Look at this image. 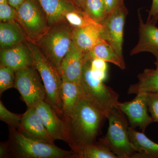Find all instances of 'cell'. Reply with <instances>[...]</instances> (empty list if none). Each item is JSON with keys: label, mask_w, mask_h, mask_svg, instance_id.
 <instances>
[{"label": "cell", "mask_w": 158, "mask_h": 158, "mask_svg": "<svg viewBox=\"0 0 158 158\" xmlns=\"http://www.w3.org/2000/svg\"><path fill=\"white\" fill-rule=\"evenodd\" d=\"M85 62V53L73 42L62 59L60 72L62 77L78 84Z\"/></svg>", "instance_id": "obj_15"}, {"label": "cell", "mask_w": 158, "mask_h": 158, "mask_svg": "<svg viewBox=\"0 0 158 158\" xmlns=\"http://www.w3.org/2000/svg\"><path fill=\"white\" fill-rule=\"evenodd\" d=\"M62 99L63 105V116H68L76 106L82 98L78 85L62 77Z\"/></svg>", "instance_id": "obj_22"}, {"label": "cell", "mask_w": 158, "mask_h": 158, "mask_svg": "<svg viewBox=\"0 0 158 158\" xmlns=\"http://www.w3.org/2000/svg\"><path fill=\"white\" fill-rule=\"evenodd\" d=\"M72 158H118L108 147L100 142L87 145L82 149L73 151Z\"/></svg>", "instance_id": "obj_23"}, {"label": "cell", "mask_w": 158, "mask_h": 158, "mask_svg": "<svg viewBox=\"0 0 158 158\" xmlns=\"http://www.w3.org/2000/svg\"><path fill=\"white\" fill-rule=\"evenodd\" d=\"M136 95L130 101L119 102L118 107L127 117L130 127L134 129L139 127L144 133L148 126L154 122L153 119L148 113L146 94Z\"/></svg>", "instance_id": "obj_10"}, {"label": "cell", "mask_w": 158, "mask_h": 158, "mask_svg": "<svg viewBox=\"0 0 158 158\" xmlns=\"http://www.w3.org/2000/svg\"><path fill=\"white\" fill-rule=\"evenodd\" d=\"M78 85L82 98L95 106L107 118L114 108L118 107V94L97 76L91 69L90 59L85 57Z\"/></svg>", "instance_id": "obj_2"}, {"label": "cell", "mask_w": 158, "mask_h": 158, "mask_svg": "<svg viewBox=\"0 0 158 158\" xmlns=\"http://www.w3.org/2000/svg\"><path fill=\"white\" fill-rule=\"evenodd\" d=\"M25 0H8L9 3L14 8H17Z\"/></svg>", "instance_id": "obj_35"}, {"label": "cell", "mask_w": 158, "mask_h": 158, "mask_svg": "<svg viewBox=\"0 0 158 158\" xmlns=\"http://www.w3.org/2000/svg\"><path fill=\"white\" fill-rule=\"evenodd\" d=\"M9 144L10 158H72L73 151L59 148L54 143L27 138L15 129L9 128Z\"/></svg>", "instance_id": "obj_4"}, {"label": "cell", "mask_w": 158, "mask_h": 158, "mask_svg": "<svg viewBox=\"0 0 158 158\" xmlns=\"http://www.w3.org/2000/svg\"><path fill=\"white\" fill-rule=\"evenodd\" d=\"M23 114H18L9 111L0 101V119L8 124L9 128L17 130L19 127Z\"/></svg>", "instance_id": "obj_27"}, {"label": "cell", "mask_w": 158, "mask_h": 158, "mask_svg": "<svg viewBox=\"0 0 158 158\" xmlns=\"http://www.w3.org/2000/svg\"><path fill=\"white\" fill-rule=\"evenodd\" d=\"M14 88L20 94L27 108L35 107L39 102L46 99L42 78L34 66L15 71Z\"/></svg>", "instance_id": "obj_8"}, {"label": "cell", "mask_w": 158, "mask_h": 158, "mask_svg": "<svg viewBox=\"0 0 158 158\" xmlns=\"http://www.w3.org/2000/svg\"><path fill=\"white\" fill-rule=\"evenodd\" d=\"M85 11L101 24L109 14L105 0H86Z\"/></svg>", "instance_id": "obj_25"}, {"label": "cell", "mask_w": 158, "mask_h": 158, "mask_svg": "<svg viewBox=\"0 0 158 158\" xmlns=\"http://www.w3.org/2000/svg\"><path fill=\"white\" fill-rule=\"evenodd\" d=\"M16 8L9 3L0 4V21L1 22H11L16 21Z\"/></svg>", "instance_id": "obj_28"}, {"label": "cell", "mask_w": 158, "mask_h": 158, "mask_svg": "<svg viewBox=\"0 0 158 158\" xmlns=\"http://www.w3.org/2000/svg\"><path fill=\"white\" fill-rule=\"evenodd\" d=\"M105 2L109 13L124 5L123 0H105Z\"/></svg>", "instance_id": "obj_32"}, {"label": "cell", "mask_w": 158, "mask_h": 158, "mask_svg": "<svg viewBox=\"0 0 158 158\" xmlns=\"http://www.w3.org/2000/svg\"><path fill=\"white\" fill-rule=\"evenodd\" d=\"M15 71L8 66L0 65V95L10 88H14Z\"/></svg>", "instance_id": "obj_26"}, {"label": "cell", "mask_w": 158, "mask_h": 158, "mask_svg": "<svg viewBox=\"0 0 158 158\" xmlns=\"http://www.w3.org/2000/svg\"><path fill=\"white\" fill-rule=\"evenodd\" d=\"M109 127L106 135L98 139L118 158H132L136 152L129 136L127 117L118 107L114 108L107 118Z\"/></svg>", "instance_id": "obj_5"}, {"label": "cell", "mask_w": 158, "mask_h": 158, "mask_svg": "<svg viewBox=\"0 0 158 158\" xmlns=\"http://www.w3.org/2000/svg\"><path fill=\"white\" fill-rule=\"evenodd\" d=\"M85 53L87 59H101L113 63L121 69L126 68L124 59L120 58L113 48L104 40L102 39L93 48Z\"/></svg>", "instance_id": "obj_21"}, {"label": "cell", "mask_w": 158, "mask_h": 158, "mask_svg": "<svg viewBox=\"0 0 158 158\" xmlns=\"http://www.w3.org/2000/svg\"><path fill=\"white\" fill-rule=\"evenodd\" d=\"M106 118L95 106L82 98L73 111L62 118L66 129V143L71 149L78 151L96 142Z\"/></svg>", "instance_id": "obj_1"}, {"label": "cell", "mask_w": 158, "mask_h": 158, "mask_svg": "<svg viewBox=\"0 0 158 158\" xmlns=\"http://www.w3.org/2000/svg\"><path fill=\"white\" fill-rule=\"evenodd\" d=\"M44 10L50 27L66 21L65 15L77 7L69 0H38Z\"/></svg>", "instance_id": "obj_16"}, {"label": "cell", "mask_w": 158, "mask_h": 158, "mask_svg": "<svg viewBox=\"0 0 158 158\" xmlns=\"http://www.w3.org/2000/svg\"><path fill=\"white\" fill-rule=\"evenodd\" d=\"M158 20V0H152V5L147 21L156 24Z\"/></svg>", "instance_id": "obj_31"}, {"label": "cell", "mask_w": 158, "mask_h": 158, "mask_svg": "<svg viewBox=\"0 0 158 158\" xmlns=\"http://www.w3.org/2000/svg\"><path fill=\"white\" fill-rule=\"evenodd\" d=\"M27 42L11 48L1 50V65L15 71L34 66L32 52Z\"/></svg>", "instance_id": "obj_13"}, {"label": "cell", "mask_w": 158, "mask_h": 158, "mask_svg": "<svg viewBox=\"0 0 158 158\" xmlns=\"http://www.w3.org/2000/svg\"><path fill=\"white\" fill-rule=\"evenodd\" d=\"M72 1L77 7L85 11L86 0H72Z\"/></svg>", "instance_id": "obj_34"}, {"label": "cell", "mask_w": 158, "mask_h": 158, "mask_svg": "<svg viewBox=\"0 0 158 158\" xmlns=\"http://www.w3.org/2000/svg\"><path fill=\"white\" fill-rule=\"evenodd\" d=\"M90 60V67L93 72L102 81H104L107 77V65L106 62L98 59Z\"/></svg>", "instance_id": "obj_29"}, {"label": "cell", "mask_w": 158, "mask_h": 158, "mask_svg": "<svg viewBox=\"0 0 158 158\" xmlns=\"http://www.w3.org/2000/svg\"><path fill=\"white\" fill-rule=\"evenodd\" d=\"M27 41L24 32L16 21L0 23V48L6 49Z\"/></svg>", "instance_id": "obj_19"}, {"label": "cell", "mask_w": 158, "mask_h": 158, "mask_svg": "<svg viewBox=\"0 0 158 158\" xmlns=\"http://www.w3.org/2000/svg\"><path fill=\"white\" fill-rule=\"evenodd\" d=\"M65 19L73 28L101 24L94 21L85 11L79 8L68 11L65 15Z\"/></svg>", "instance_id": "obj_24"}, {"label": "cell", "mask_w": 158, "mask_h": 158, "mask_svg": "<svg viewBox=\"0 0 158 158\" xmlns=\"http://www.w3.org/2000/svg\"><path fill=\"white\" fill-rule=\"evenodd\" d=\"M34 58V65L45 87V101L58 114L63 116L62 99V79L60 71L55 67L34 43L27 41Z\"/></svg>", "instance_id": "obj_3"}, {"label": "cell", "mask_w": 158, "mask_h": 158, "mask_svg": "<svg viewBox=\"0 0 158 158\" xmlns=\"http://www.w3.org/2000/svg\"><path fill=\"white\" fill-rule=\"evenodd\" d=\"M129 136L136 151L132 158H158V144L135 129L129 127Z\"/></svg>", "instance_id": "obj_18"}, {"label": "cell", "mask_w": 158, "mask_h": 158, "mask_svg": "<svg viewBox=\"0 0 158 158\" xmlns=\"http://www.w3.org/2000/svg\"><path fill=\"white\" fill-rule=\"evenodd\" d=\"M155 69H145L138 75V82L130 85L128 94L158 93V61L155 62Z\"/></svg>", "instance_id": "obj_20"}, {"label": "cell", "mask_w": 158, "mask_h": 158, "mask_svg": "<svg viewBox=\"0 0 158 158\" xmlns=\"http://www.w3.org/2000/svg\"><path fill=\"white\" fill-rule=\"evenodd\" d=\"M0 158H10L8 141L6 142H1L0 143Z\"/></svg>", "instance_id": "obj_33"}, {"label": "cell", "mask_w": 158, "mask_h": 158, "mask_svg": "<svg viewBox=\"0 0 158 158\" xmlns=\"http://www.w3.org/2000/svg\"><path fill=\"white\" fill-rule=\"evenodd\" d=\"M73 27L66 21L50 27L36 43L44 56L60 71L62 59L72 43Z\"/></svg>", "instance_id": "obj_6"}, {"label": "cell", "mask_w": 158, "mask_h": 158, "mask_svg": "<svg viewBox=\"0 0 158 158\" xmlns=\"http://www.w3.org/2000/svg\"><path fill=\"white\" fill-rule=\"evenodd\" d=\"M145 94L148 111L154 122L158 123V93Z\"/></svg>", "instance_id": "obj_30"}, {"label": "cell", "mask_w": 158, "mask_h": 158, "mask_svg": "<svg viewBox=\"0 0 158 158\" xmlns=\"http://www.w3.org/2000/svg\"><path fill=\"white\" fill-rule=\"evenodd\" d=\"M5 3H9L8 0H0V4H5Z\"/></svg>", "instance_id": "obj_36"}, {"label": "cell", "mask_w": 158, "mask_h": 158, "mask_svg": "<svg viewBox=\"0 0 158 158\" xmlns=\"http://www.w3.org/2000/svg\"><path fill=\"white\" fill-rule=\"evenodd\" d=\"M17 130L25 137L33 140L50 143H54L55 141L46 128L35 107L27 108L23 114Z\"/></svg>", "instance_id": "obj_11"}, {"label": "cell", "mask_w": 158, "mask_h": 158, "mask_svg": "<svg viewBox=\"0 0 158 158\" xmlns=\"http://www.w3.org/2000/svg\"><path fill=\"white\" fill-rule=\"evenodd\" d=\"M127 14V9L125 6H120L109 13L101 24L102 26L100 33L102 39L106 40L123 59V31Z\"/></svg>", "instance_id": "obj_9"}, {"label": "cell", "mask_w": 158, "mask_h": 158, "mask_svg": "<svg viewBox=\"0 0 158 158\" xmlns=\"http://www.w3.org/2000/svg\"><path fill=\"white\" fill-rule=\"evenodd\" d=\"M102 24L81 28H73V42L85 53L93 48L102 39Z\"/></svg>", "instance_id": "obj_17"}, {"label": "cell", "mask_w": 158, "mask_h": 158, "mask_svg": "<svg viewBox=\"0 0 158 158\" xmlns=\"http://www.w3.org/2000/svg\"><path fill=\"white\" fill-rule=\"evenodd\" d=\"M69 1H72V0H69Z\"/></svg>", "instance_id": "obj_37"}, {"label": "cell", "mask_w": 158, "mask_h": 158, "mask_svg": "<svg viewBox=\"0 0 158 158\" xmlns=\"http://www.w3.org/2000/svg\"><path fill=\"white\" fill-rule=\"evenodd\" d=\"M139 19V40L137 45L130 52L131 56L148 52L155 56L158 61V27L150 22L144 23L141 14L138 12Z\"/></svg>", "instance_id": "obj_12"}, {"label": "cell", "mask_w": 158, "mask_h": 158, "mask_svg": "<svg viewBox=\"0 0 158 158\" xmlns=\"http://www.w3.org/2000/svg\"><path fill=\"white\" fill-rule=\"evenodd\" d=\"M35 110L42 119L46 128L55 140H62L67 142L65 122L59 117L56 113L45 101L38 103Z\"/></svg>", "instance_id": "obj_14"}, {"label": "cell", "mask_w": 158, "mask_h": 158, "mask_svg": "<svg viewBox=\"0 0 158 158\" xmlns=\"http://www.w3.org/2000/svg\"><path fill=\"white\" fill-rule=\"evenodd\" d=\"M16 9V21L27 40L36 43L50 27L44 10L38 0H25Z\"/></svg>", "instance_id": "obj_7"}]
</instances>
